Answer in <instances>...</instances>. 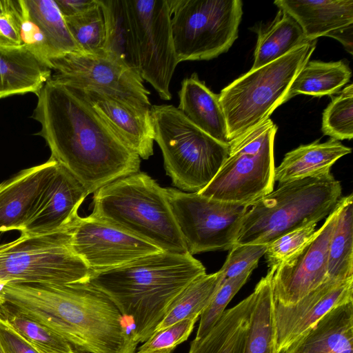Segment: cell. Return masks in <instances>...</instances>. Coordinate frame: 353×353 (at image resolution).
I'll return each mask as SVG.
<instances>
[{
    "mask_svg": "<svg viewBox=\"0 0 353 353\" xmlns=\"http://www.w3.org/2000/svg\"><path fill=\"white\" fill-rule=\"evenodd\" d=\"M32 118L41 124L51 157L94 193L139 171L141 158L126 146L79 88L50 79Z\"/></svg>",
    "mask_w": 353,
    "mask_h": 353,
    "instance_id": "1",
    "label": "cell"
},
{
    "mask_svg": "<svg viewBox=\"0 0 353 353\" xmlns=\"http://www.w3.org/2000/svg\"><path fill=\"white\" fill-rule=\"evenodd\" d=\"M4 303L48 328L78 352L136 353L137 344L114 302L89 282L7 283Z\"/></svg>",
    "mask_w": 353,
    "mask_h": 353,
    "instance_id": "2",
    "label": "cell"
},
{
    "mask_svg": "<svg viewBox=\"0 0 353 353\" xmlns=\"http://www.w3.org/2000/svg\"><path fill=\"white\" fill-rule=\"evenodd\" d=\"M205 273L201 262L189 253L161 251L90 272L88 282L105 294L129 320L132 335L139 343L154 333L181 291Z\"/></svg>",
    "mask_w": 353,
    "mask_h": 353,
    "instance_id": "3",
    "label": "cell"
},
{
    "mask_svg": "<svg viewBox=\"0 0 353 353\" xmlns=\"http://www.w3.org/2000/svg\"><path fill=\"white\" fill-rule=\"evenodd\" d=\"M92 216L145 241L161 251L188 253L165 188L137 172L94 192Z\"/></svg>",
    "mask_w": 353,
    "mask_h": 353,
    "instance_id": "4",
    "label": "cell"
},
{
    "mask_svg": "<svg viewBox=\"0 0 353 353\" xmlns=\"http://www.w3.org/2000/svg\"><path fill=\"white\" fill-rule=\"evenodd\" d=\"M342 197V186L330 173L283 183L253 202L236 244L268 245L284 234L325 219Z\"/></svg>",
    "mask_w": 353,
    "mask_h": 353,
    "instance_id": "5",
    "label": "cell"
},
{
    "mask_svg": "<svg viewBox=\"0 0 353 353\" xmlns=\"http://www.w3.org/2000/svg\"><path fill=\"white\" fill-rule=\"evenodd\" d=\"M316 43V40L306 42L270 63L250 69L221 91L219 102L231 142L269 119L289 100L292 83L310 60Z\"/></svg>",
    "mask_w": 353,
    "mask_h": 353,
    "instance_id": "6",
    "label": "cell"
},
{
    "mask_svg": "<svg viewBox=\"0 0 353 353\" xmlns=\"http://www.w3.org/2000/svg\"><path fill=\"white\" fill-rule=\"evenodd\" d=\"M150 115L154 141L173 185L199 193L219 171L229 154L230 145L206 134L174 105H151Z\"/></svg>",
    "mask_w": 353,
    "mask_h": 353,
    "instance_id": "7",
    "label": "cell"
},
{
    "mask_svg": "<svg viewBox=\"0 0 353 353\" xmlns=\"http://www.w3.org/2000/svg\"><path fill=\"white\" fill-rule=\"evenodd\" d=\"M74 222L51 233L20 235L0 244V281L53 285L88 282L90 270L71 245Z\"/></svg>",
    "mask_w": 353,
    "mask_h": 353,
    "instance_id": "8",
    "label": "cell"
},
{
    "mask_svg": "<svg viewBox=\"0 0 353 353\" xmlns=\"http://www.w3.org/2000/svg\"><path fill=\"white\" fill-rule=\"evenodd\" d=\"M276 125L269 118L230 144L229 154L212 181L198 194L250 205L274 190Z\"/></svg>",
    "mask_w": 353,
    "mask_h": 353,
    "instance_id": "9",
    "label": "cell"
},
{
    "mask_svg": "<svg viewBox=\"0 0 353 353\" xmlns=\"http://www.w3.org/2000/svg\"><path fill=\"white\" fill-rule=\"evenodd\" d=\"M179 63L210 60L227 52L238 37L241 0H168Z\"/></svg>",
    "mask_w": 353,
    "mask_h": 353,
    "instance_id": "10",
    "label": "cell"
},
{
    "mask_svg": "<svg viewBox=\"0 0 353 353\" xmlns=\"http://www.w3.org/2000/svg\"><path fill=\"white\" fill-rule=\"evenodd\" d=\"M165 191L190 254L229 250L236 244L249 205L220 201L172 188Z\"/></svg>",
    "mask_w": 353,
    "mask_h": 353,
    "instance_id": "11",
    "label": "cell"
},
{
    "mask_svg": "<svg viewBox=\"0 0 353 353\" xmlns=\"http://www.w3.org/2000/svg\"><path fill=\"white\" fill-rule=\"evenodd\" d=\"M137 48L139 73L164 100L178 63L168 0H126Z\"/></svg>",
    "mask_w": 353,
    "mask_h": 353,
    "instance_id": "12",
    "label": "cell"
},
{
    "mask_svg": "<svg viewBox=\"0 0 353 353\" xmlns=\"http://www.w3.org/2000/svg\"><path fill=\"white\" fill-rule=\"evenodd\" d=\"M51 79L72 86L91 88L136 105L150 107V91L138 72L104 51L97 54L70 53L51 59Z\"/></svg>",
    "mask_w": 353,
    "mask_h": 353,
    "instance_id": "13",
    "label": "cell"
},
{
    "mask_svg": "<svg viewBox=\"0 0 353 353\" xmlns=\"http://www.w3.org/2000/svg\"><path fill=\"white\" fill-rule=\"evenodd\" d=\"M71 245L90 272L117 268L161 251L91 215L79 216L76 220L72 230Z\"/></svg>",
    "mask_w": 353,
    "mask_h": 353,
    "instance_id": "14",
    "label": "cell"
},
{
    "mask_svg": "<svg viewBox=\"0 0 353 353\" xmlns=\"http://www.w3.org/2000/svg\"><path fill=\"white\" fill-rule=\"evenodd\" d=\"M341 199L314 237L296 254L274 268L272 287L276 302L294 304L327 279L328 248Z\"/></svg>",
    "mask_w": 353,
    "mask_h": 353,
    "instance_id": "15",
    "label": "cell"
},
{
    "mask_svg": "<svg viewBox=\"0 0 353 353\" xmlns=\"http://www.w3.org/2000/svg\"><path fill=\"white\" fill-rule=\"evenodd\" d=\"M352 300L353 277L343 281L327 279L294 304L286 305L274 301L277 353H281L333 307Z\"/></svg>",
    "mask_w": 353,
    "mask_h": 353,
    "instance_id": "16",
    "label": "cell"
},
{
    "mask_svg": "<svg viewBox=\"0 0 353 353\" xmlns=\"http://www.w3.org/2000/svg\"><path fill=\"white\" fill-rule=\"evenodd\" d=\"M89 194L83 185L64 166L57 169L35 203L21 236H37L65 228L77 218Z\"/></svg>",
    "mask_w": 353,
    "mask_h": 353,
    "instance_id": "17",
    "label": "cell"
},
{
    "mask_svg": "<svg viewBox=\"0 0 353 353\" xmlns=\"http://www.w3.org/2000/svg\"><path fill=\"white\" fill-rule=\"evenodd\" d=\"M78 88L128 148L143 159L153 154L154 132L150 107L136 105L97 90Z\"/></svg>",
    "mask_w": 353,
    "mask_h": 353,
    "instance_id": "18",
    "label": "cell"
},
{
    "mask_svg": "<svg viewBox=\"0 0 353 353\" xmlns=\"http://www.w3.org/2000/svg\"><path fill=\"white\" fill-rule=\"evenodd\" d=\"M57 165L50 157L0 183V232L23 229Z\"/></svg>",
    "mask_w": 353,
    "mask_h": 353,
    "instance_id": "19",
    "label": "cell"
},
{
    "mask_svg": "<svg viewBox=\"0 0 353 353\" xmlns=\"http://www.w3.org/2000/svg\"><path fill=\"white\" fill-rule=\"evenodd\" d=\"M353 300L333 307L281 353H353Z\"/></svg>",
    "mask_w": 353,
    "mask_h": 353,
    "instance_id": "20",
    "label": "cell"
},
{
    "mask_svg": "<svg viewBox=\"0 0 353 353\" xmlns=\"http://www.w3.org/2000/svg\"><path fill=\"white\" fill-rule=\"evenodd\" d=\"M301 27L307 41L353 25V0H276Z\"/></svg>",
    "mask_w": 353,
    "mask_h": 353,
    "instance_id": "21",
    "label": "cell"
},
{
    "mask_svg": "<svg viewBox=\"0 0 353 353\" xmlns=\"http://www.w3.org/2000/svg\"><path fill=\"white\" fill-rule=\"evenodd\" d=\"M51 76V68L24 46L0 47V99L28 92L38 96Z\"/></svg>",
    "mask_w": 353,
    "mask_h": 353,
    "instance_id": "22",
    "label": "cell"
},
{
    "mask_svg": "<svg viewBox=\"0 0 353 353\" xmlns=\"http://www.w3.org/2000/svg\"><path fill=\"white\" fill-rule=\"evenodd\" d=\"M178 108L199 128L216 141L230 145L226 119L219 94L201 81L197 73L181 81Z\"/></svg>",
    "mask_w": 353,
    "mask_h": 353,
    "instance_id": "23",
    "label": "cell"
},
{
    "mask_svg": "<svg viewBox=\"0 0 353 353\" xmlns=\"http://www.w3.org/2000/svg\"><path fill=\"white\" fill-rule=\"evenodd\" d=\"M351 152L350 148L333 139L324 143L318 140L301 145L286 153L281 163L275 167L274 181L283 183L328 175L332 165Z\"/></svg>",
    "mask_w": 353,
    "mask_h": 353,
    "instance_id": "24",
    "label": "cell"
},
{
    "mask_svg": "<svg viewBox=\"0 0 353 353\" xmlns=\"http://www.w3.org/2000/svg\"><path fill=\"white\" fill-rule=\"evenodd\" d=\"M255 298L253 291L236 305L225 310L205 335L192 341L188 353H243Z\"/></svg>",
    "mask_w": 353,
    "mask_h": 353,
    "instance_id": "25",
    "label": "cell"
},
{
    "mask_svg": "<svg viewBox=\"0 0 353 353\" xmlns=\"http://www.w3.org/2000/svg\"><path fill=\"white\" fill-rule=\"evenodd\" d=\"M274 268H269L254 291L255 302L247 330L243 353H277L272 278Z\"/></svg>",
    "mask_w": 353,
    "mask_h": 353,
    "instance_id": "26",
    "label": "cell"
},
{
    "mask_svg": "<svg viewBox=\"0 0 353 353\" xmlns=\"http://www.w3.org/2000/svg\"><path fill=\"white\" fill-rule=\"evenodd\" d=\"M97 1L103 11L105 24L103 51L139 73L134 30L126 0Z\"/></svg>",
    "mask_w": 353,
    "mask_h": 353,
    "instance_id": "27",
    "label": "cell"
},
{
    "mask_svg": "<svg viewBox=\"0 0 353 353\" xmlns=\"http://www.w3.org/2000/svg\"><path fill=\"white\" fill-rule=\"evenodd\" d=\"M306 42L309 41H306L296 21L283 10L279 9L270 25L258 32L251 69L270 63Z\"/></svg>",
    "mask_w": 353,
    "mask_h": 353,
    "instance_id": "28",
    "label": "cell"
},
{
    "mask_svg": "<svg viewBox=\"0 0 353 353\" xmlns=\"http://www.w3.org/2000/svg\"><path fill=\"white\" fill-rule=\"evenodd\" d=\"M352 71L343 61H308L300 70L288 92L290 99L297 94L314 97L332 95L349 82Z\"/></svg>",
    "mask_w": 353,
    "mask_h": 353,
    "instance_id": "29",
    "label": "cell"
},
{
    "mask_svg": "<svg viewBox=\"0 0 353 353\" xmlns=\"http://www.w3.org/2000/svg\"><path fill=\"white\" fill-rule=\"evenodd\" d=\"M353 196H342L327 257V279L353 277Z\"/></svg>",
    "mask_w": 353,
    "mask_h": 353,
    "instance_id": "30",
    "label": "cell"
},
{
    "mask_svg": "<svg viewBox=\"0 0 353 353\" xmlns=\"http://www.w3.org/2000/svg\"><path fill=\"white\" fill-rule=\"evenodd\" d=\"M222 280L219 270L205 273L193 280L173 301L155 332L180 321L199 317L210 303Z\"/></svg>",
    "mask_w": 353,
    "mask_h": 353,
    "instance_id": "31",
    "label": "cell"
},
{
    "mask_svg": "<svg viewBox=\"0 0 353 353\" xmlns=\"http://www.w3.org/2000/svg\"><path fill=\"white\" fill-rule=\"evenodd\" d=\"M24 3L29 14L45 34L53 58L83 53L71 34L55 1L24 0Z\"/></svg>",
    "mask_w": 353,
    "mask_h": 353,
    "instance_id": "32",
    "label": "cell"
},
{
    "mask_svg": "<svg viewBox=\"0 0 353 353\" xmlns=\"http://www.w3.org/2000/svg\"><path fill=\"white\" fill-rule=\"evenodd\" d=\"M0 318L26 342L41 353H76L72 346L59 334L41 324L0 305Z\"/></svg>",
    "mask_w": 353,
    "mask_h": 353,
    "instance_id": "33",
    "label": "cell"
},
{
    "mask_svg": "<svg viewBox=\"0 0 353 353\" xmlns=\"http://www.w3.org/2000/svg\"><path fill=\"white\" fill-rule=\"evenodd\" d=\"M64 18L71 34L83 53L97 54L103 52L105 24L98 1L95 6L81 14Z\"/></svg>",
    "mask_w": 353,
    "mask_h": 353,
    "instance_id": "34",
    "label": "cell"
},
{
    "mask_svg": "<svg viewBox=\"0 0 353 353\" xmlns=\"http://www.w3.org/2000/svg\"><path fill=\"white\" fill-rule=\"evenodd\" d=\"M321 130L331 139L341 141L353 137V84L332 98L323 113Z\"/></svg>",
    "mask_w": 353,
    "mask_h": 353,
    "instance_id": "35",
    "label": "cell"
},
{
    "mask_svg": "<svg viewBox=\"0 0 353 353\" xmlns=\"http://www.w3.org/2000/svg\"><path fill=\"white\" fill-rule=\"evenodd\" d=\"M254 269H249L237 276L222 280L210 303L200 315L196 339L205 335L216 324L230 301L244 285Z\"/></svg>",
    "mask_w": 353,
    "mask_h": 353,
    "instance_id": "36",
    "label": "cell"
},
{
    "mask_svg": "<svg viewBox=\"0 0 353 353\" xmlns=\"http://www.w3.org/2000/svg\"><path fill=\"white\" fill-rule=\"evenodd\" d=\"M316 225L307 224L268 243L264 255L269 268H276L299 252L315 235Z\"/></svg>",
    "mask_w": 353,
    "mask_h": 353,
    "instance_id": "37",
    "label": "cell"
},
{
    "mask_svg": "<svg viewBox=\"0 0 353 353\" xmlns=\"http://www.w3.org/2000/svg\"><path fill=\"white\" fill-rule=\"evenodd\" d=\"M198 318L186 319L155 332L136 353H172L178 345L188 339Z\"/></svg>",
    "mask_w": 353,
    "mask_h": 353,
    "instance_id": "38",
    "label": "cell"
},
{
    "mask_svg": "<svg viewBox=\"0 0 353 353\" xmlns=\"http://www.w3.org/2000/svg\"><path fill=\"white\" fill-rule=\"evenodd\" d=\"M15 6L22 46L50 67L53 56L45 34L29 14L24 0H15Z\"/></svg>",
    "mask_w": 353,
    "mask_h": 353,
    "instance_id": "39",
    "label": "cell"
},
{
    "mask_svg": "<svg viewBox=\"0 0 353 353\" xmlns=\"http://www.w3.org/2000/svg\"><path fill=\"white\" fill-rule=\"evenodd\" d=\"M268 245L235 244L229 250L228 257L219 270L223 281L239 276L249 269H255L265 254Z\"/></svg>",
    "mask_w": 353,
    "mask_h": 353,
    "instance_id": "40",
    "label": "cell"
},
{
    "mask_svg": "<svg viewBox=\"0 0 353 353\" xmlns=\"http://www.w3.org/2000/svg\"><path fill=\"white\" fill-rule=\"evenodd\" d=\"M21 46L15 0H0V47Z\"/></svg>",
    "mask_w": 353,
    "mask_h": 353,
    "instance_id": "41",
    "label": "cell"
},
{
    "mask_svg": "<svg viewBox=\"0 0 353 353\" xmlns=\"http://www.w3.org/2000/svg\"><path fill=\"white\" fill-rule=\"evenodd\" d=\"M0 345L4 353H41L0 318Z\"/></svg>",
    "mask_w": 353,
    "mask_h": 353,
    "instance_id": "42",
    "label": "cell"
},
{
    "mask_svg": "<svg viewBox=\"0 0 353 353\" xmlns=\"http://www.w3.org/2000/svg\"><path fill=\"white\" fill-rule=\"evenodd\" d=\"M64 17H72L81 14L97 4V0H56Z\"/></svg>",
    "mask_w": 353,
    "mask_h": 353,
    "instance_id": "43",
    "label": "cell"
},
{
    "mask_svg": "<svg viewBox=\"0 0 353 353\" xmlns=\"http://www.w3.org/2000/svg\"><path fill=\"white\" fill-rule=\"evenodd\" d=\"M328 37L339 41L345 48L352 54L353 25L330 33Z\"/></svg>",
    "mask_w": 353,
    "mask_h": 353,
    "instance_id": "44",
    "label": "cell"
},
{
    "mask_svg": "<svg viewBox=\"0 0 353 353\" xmlns=\"http://www.w3.org/2000/svg\"><path fill=\"white\" fill-rule=\"evenodd\" d=\"M8 283L6 282H3V281H0V294L3 292L6 285Z\"/></svg>",
    "mask_w": 353,
    "mask_h": 353,
    "instance_id": "45",
    "label": "cell"
},
{
    "mask_svg": "<svg viewBox=\"0 0 353 353\" xmlns=\"http://www.w3.org/2000/svg\"><path fill=\"white\" fill-rule=\"evenodd\" d=\"M4 303V298L2 294V292L0 294V305Z\"/></svg>",
    "mask_w": 353,
    "mask_h": 353,
    "instance_id": "46",
    "label": "cell"
},
{
    "mask_svg": "<svg viewBox=\"0 0 353 353\" xmlns=\"http://www.w3.org/2000/svg\"><path fill=\"white\" fill-rule=\"evenodd\" d=\"M0 353H4L1 345H0Z\"/></svg>",
    "mask_w": 353,
    "mask_h": 353,
    "instance_id": "47",
    "label": "cell"
},
{
    "mask_svg": "<svg viewBox=\"0 0 353 353\" xmlns=\"http://www.w3.org/2000/svg\"><path fill=\"white\" fill-rule=\"evenodd\" d=\"M76 353H88V352H82L76 351Z\"/></svg>",
    "mask_w": 353,
    "mask_h": 353,
    "instance_id": "48",
    "label": "cell"
}]
</instances>
